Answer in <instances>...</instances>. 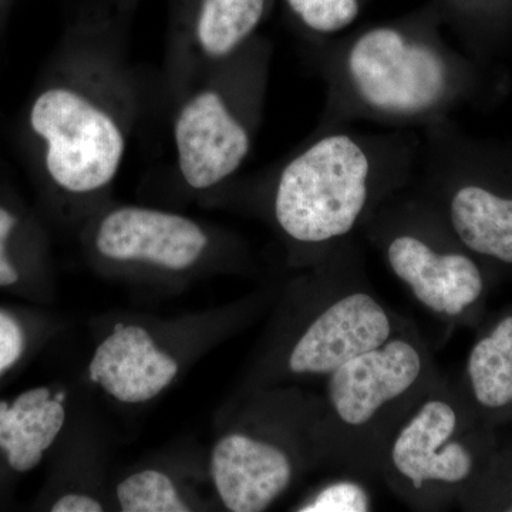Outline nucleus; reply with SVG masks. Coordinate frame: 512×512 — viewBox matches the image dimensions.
Masks as SVG:
<instances>
[{
    "label": "nucleus",
    "mask_w": 512,
    "mask_h": 512,
    "mask_svg": "<svg viewBox=\"0 0 512 512\" xmlns=\"http://www.w3.org/2000/svg\"><path fill=\"white\" fill-rule=\"evenodd\" d=\"M28 343L25 323L15 313L0 309V379L25 357Z\"/></svg>",
    "instance_id": "nucleus-17"
},
{
    "label": "nucleus",
    "mask_w": 512,
    "mask_h": 512,
    "mask_svg": "<svg viewBox=\"0 0 512 512\" xmlns=\"http://www.w3.org/2000/svg\"><path fill=\"white\" fill-rule=\"evenodd\" d=\"M269 0H174L178 45L205 62L227 60L248 42Z\"/></svg>",
    "instance_id": "nucleus-10"
},
{
    "label": "nucleus",
    "mask_w": 512,
    "mask_h": 512,
    "mask_svg": "<svg viewBox=\"0 0 512 512\" xmlns=\"http://www.w3.org/2000/svg\"><path fill=\"white\" fill-rule=\"evenodd\" d=\"M208 237L194 221L148 208L124 207L100 222L96 247L114 261H144L181 271L194 265Z\"/></svg>",
    "instance_id": "nucleus-9"
},
{
    "label": "nucleus",
    "mask_w": 512,
    "mask_h": 512,
    "mask_svg": "<svg viewBox=\"0 0 512 512\" xmlns=\"http://www.w3.org/2000/svg\"><path fill=\"white\" fill-rule=\"evenodd\" d=\"M384 258L414 301L446 325L464 322L483 301V271L466 252L440 247L417 232L402 231L386 242Z\"/></svg>",
    "instance_id": "nucleus-8"
},
{
    "label": "nucleus",
    "mask_w": 512,
    "mask_h": 512,
    "mask_svg": "<svg viewBox=\"0 0 512 512\" xmlns=\"http://www.w3.org/2000/svg\"><path fill=\"white\" fill-rule=\"evenodd\" d=\"M107 352L103 346H99V349L96 350V355H94L92 363H90V379L93 380L94 383H100V375L101 369H103L104 362H106Z\"/></svg>",
    "instance_id": "nucleus-19"
},
{
    "label": "nucleus",
    "mask_w": 512,
    "mask_h": 512,
    "mask_svg": "<svg viewBox=\"0 0 512 512\" xmlns=\"http://www.w3.org/2000/svg\"><path fill=\"white\" fill-rule=\"evenodd\" d=\"M55 399L57 402L64 403V400H66V393L64 392H57Z\"/></svg>",
    "instance_id": "nucleus-21"
},
{
    "label": "nucleus",
    "mask_w": 512,
    "mask_h": 512,
    "mask_svg": "<svg viewBox=\"0 0 512 512\" xmlns=\"http://www.w3.org/2000/svg\"><path fill=\"white\" fill-rule=\"evenodd\" d=\"M10 5H12V0H0V37H2L6 22H8Z\"/></svg>",
    "instance_id": "nucleus-20"
},
{
    "label": "nucleus",
    "mask_w": 512,
    "mask_h": 512,
    "mask_svg": "<svg viewBox=\"0 0 512 512\" xmlns=\"http://www.w3.org/2000/svg\"><path fill=\"white\" fill-rule=\"evenodd\" d=\"M285 3L306 28L318 33L348 28L360 12L359 0H285Z\"/></svg>",
    "instance_id": "nucleus-16"
},
{
    "label": "nucleus",
    "mask_w": 512,
    "mask_h": 512,
    "mask_svg": "<svg viewBox=\"0 0 512 512\" xmlns=\"http://www.w3.org/2000/svg\"><path fill=\"white\" fill-rule=\"evenodd\" d=\"M370 201V164L345 134L316 141L286 165L276 185V222L305 247H326L349 235Z\"/></svg>",
    "instance_id": "nucleus-4"
},
{
    "label": "nucleus",
    "mask_w": 512,
    "mask_h": 512,
    "mask_svg": "<svg viewBox=\"0 0 512 512\" xmlns=\"http://www.w3.org/2000/svg\"><path fill=\"white\" fill-rule=\"evenodd\" d=\"M126 328V326L123 325V323H117L116 329H114V332H120V330H123Z\"/></svg>",
    "instance_id": "nucleus-22"
},
{
    "label": "nucleus",
    "mask_w": 512,
    "mask_h": 512,
    "mask_svg": "<svg viewBox=\"0 0 512 512\" xmlns=\"http://www.w3.org/2000/svg\"><path fill=\"white\" fill-rule=\"evenodd\" d=\"M348 70L357 94L382 113H424L446 92V64L439 53L407 42L392 28H376L360 36L350 49Z\"/></svg>",
    "instance_id": "nucleus-6"
},
{
    "label": "nucleus",
    "mask_w": 512,
    "mask_h": 512,
    "mask_svg": "<svg viewBox=\"0 0 512 512\" xmlns=\"http://www.w3.org/2000/svg\"><path fill=\"white\" fill-rule=\"evenodd\" d=\"M458 390L488 426L512 419V308L477 336Z\"/></svg>",
    "instance_id": "nucleus-11"
},
{
    "label": "nucleus",
    "mask_w": 512,
    "mask_h": 512,
    "mask_svg": "<svg viewBox=\"0 0 512 512\" xmlns=\"http://www.w3.org/2000/svg\"><path fill=\"white\" fill-rule=\"evenodd\" d=\"M175 158L185 183L194 190L231 177L251 151V128L234 101L215 83L191 90L175 111Z\"/></svg>",
    "instance_id": "nucleus-7"
},
{
    "label": "nucleus",
    "mask_w": 512,
    "mask_h": 512,
    "mask_svg": "<svg viewBox=\"0 0 512 512\" xmlns=\"http://www.w3.org/2000/svg\"><path fill=\"white\" fill-rule=\"evenodd\" d=\"M109 63L63 50L30 94L20 141L29 164L55 190L92 194L113 183L131 128V99Z\"/></svg>",
    "instance_id": "nucleus-1"
},
{
    "label": "nucleus",
    "mask_w": 512,
    "mask_h": 512,
    "mask_svg": "<svg viewBox=\"0 0 512 512\" xmlns=\"http://www.w3.org/2000/svg\"><path fill=\"white\" fill-rule=\"evenodd\" d=\"M26 221L0 198V288H15L23 281Z\"/></svg>",
    "instance_id": "nucleus-14"
},
{
    "label": "nucleus",
    "mask_w": 512,
    "mask_h": 512,
    "mask_svg": "<svg viewBox=\"0 0 512 512\" xmlns=\"http://www.w3.org/2000/svg\"><path fill=\"white\" fill-rule=\"evenodd\" d=\"M490 427L440 377L387 440L379 476L414 510H443L461 500L493 456Z\"/></svg>",
    "instance_id": "nucleus-3"
},
{
    "label": "nucleus",
    "mask_w": 512,
    "mask_h": 512,
    "mask_svg": "<svg viewBox=\"0 0 512 512\" xmlns=\"http://www.w3.org/2000/svg\"><path fill=\"white\" fill-rule=\"evenodd\" d=\"M447 214L451 231L468 251L512 266V198L466 185L450 198Z\"/></svg>",
    "instance_id": "nucleus-13"
},
{
    "label": "nucleus",
    "mask_w": 512,
    "mask_h": 512,
    "mask_svg": "<svg viewBox=\"0 0 512 512\" xmlns=\"http://www.w3.org/2000/svg\"><path fill=\"white\" fill-rule=\"evenodd\" d=\"M407 323L383 303L363 276L323 266L309 289L301 328L286 356V370L292 376L325 379L353 357L379 348Z\"/></svg>",
    "instance_id": "nucleus-5"
},
{
    "label": "nucleus",
    "mask_w": 512,
    "mask_h": 512,
    "mask_svg": "<svg viewBox=\"0 0 512 512\" xmlns=\"http://www.w3.org/2000/svg\"><path fill=\"white\" fill-rule=\"evenodd\" d=\"M373 510L372 495L356 478H336L320 484L298 508L302 512H367Z\"/></svg>",
    "instance_id": "nucleus-15"
},
{
    "label": "nucleus",
    "mask_w": 512,
    "mask_h": 512,
    "mask_svg": "<svg viewBox=\"0 0 512 512\" xmlns=\"http://www.w3.org/2000/svg\"><path fill=\"white\" fill-rule=\"evenodd\" d=\"M64 419L63 403L47 387L20 393L12 402L0 400V458L10 473H29L39 466Z\"/></svg>",
    "instance_id": "nucleus-12"
},
{
    "label": "nucleus",
    "mask_w": 512,
    "mask_h": 512,
    "mask_svg": "<svg viewBox=\"0 0 512 512\" xmlns=\"http://www.w3.org/2000/svg\"><path fill=\"white\" fill-rule=\"evenodd\" d=\"M440 377L429 346L410 322L379 348L330 373L315 424L322 464L379 476L387 440Z\"/></svg>",
    "instance_id": "nucleus-2"
},
{
    "label": "nucleus",
    "mask_w": 512,
    "mask_h": 512,
    "mask_svg": "<svg viewBox=\"0 0 512 512\" xmlns=\"http://www.w3.org/2000/svg\"><path fill=\"white\" fill-rule=\"evenodd\" d=\"M53 512H100L103 511L100 503L86 495L67 494L56 501L52 507Z\"/></svg>",
    "instance_id": "nucleus-18"
}]
</instances>
